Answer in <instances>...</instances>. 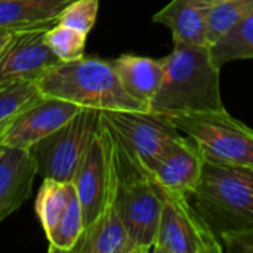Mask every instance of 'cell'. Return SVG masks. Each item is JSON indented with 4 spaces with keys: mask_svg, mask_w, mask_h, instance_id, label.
Instances as JSON below:
<instances>
[{
    "mask_svg": "<svg viewBox=\"0 0 253 253\" xmlns=\"http://www.w3.org/2000/svg\"><path fill=\"white\" fill-rule=\"evenodd\" d=\"M163 64V80L148 113L169 116L225 108L221 96V68L213 64L208 46L173 44Z\"/></svg>",
    "mask_w": 253,
    "mask_h": 253,
    "instance_id": "obj_1",
    "label": "cell"
},
{
    "mask_svg": "<svg viewBox=\"0 0 253 253\" xmlns=\"http://www.w3.org/2000/svg\"><path fill=\"white\" fill-rule=\"evenodd\" d=\"M50 27H36L13 33L0 53V83L10 80H37L46 70L59 62L44 40Z\"/></svg>",
    "mask_w": 253,
    "mask_h": 253,
    "instance_id": "obj_11",
    "label": "cell"
},
{
    "mask_svg": "<svg viewBox=\"0 0 253 253\" xmlns=\"http://www.w3.org/2000/svg\"><path fill=\"white\" fill-rule=\"evenodd\" d=\"M251 12H253V0H225L213 3L206 24L208 47L222 39Z\"/></svg>",
    "mask_w": 253,
    "mask_h": 253,
    "instance_id": "obj_22",
    "label": "cell"
},
{
    "mask_svg": "<svg viewBox=\"0 0 253 253\" xmlns=\"http://www.w3.org/2000/svg\"><path fill=\"white\" fill-rule=\"evenodd\" d=\"M125 90L150 110L163 80V59L123 53L111 61Z\"/></svg>",
    "mask_w": 253,
    "mask_h": 253,
    "instance_id": "obj_16",
    "label": "cell"
},
{
    "mask_svg": "<svg viewBox=\"0 0 253 253\" xmlns=\"http://www.w3.org/2000/svg\"><path fill=\"white\" fill-rule=\"evenodd\" d=\"M194 208L219 237L253 231V166L205 160Z\"/></svg>",
    "mask_w": 253,
    "mask_h": 253,
    "instance_id": "obj_3",
    "label": "cell"
},
{
    "mask_svg": "<svg viewBox=\"0 0 253 253\" xmlns=\"http://www.w3.org/2000/svg\"><path fill=\"white\" fill-rule=\"evenodd\" d=\"M84 231V219H83V211L77 197V193L74 190V185L71 184L70 197L67 202V208L52 231V234L47 237V252H74L76 246L79 245L82 234Z\"/></svg>",
    "mask_w": 253,
    "mask_h": 253,
    "instance_id": "obj_21",
    "label": "cell"
},
{
    "mask_svg": "<svg viewBox=\"0 0 253 253\" xmlns=\"http://www.w3.org/2000/svg\"><path fill=\"white\" fill-rule=\"evenodd\" d=\"M7 129H9V127H7ZM7 129H1V130H0V148L3 147V145H1V142H3V138H4V135H6Z\"/></svg>",
    "mask_w": 253,
    "mask_h": 253,
    "instance_id": "obj_27",
    "label": "cell"
},
{
    "mask_svg": "<svg viewBox=\"0 0 253 253\" xmlns=\"http://www.w3.org/2000/svg\"><path fill=\"white\" fill-rule=\"evenodd\" d=\"M36 176V165L28 148H0V222L31 197Z\"/></svg>",
    "mask_w": 253,
    "mask_h": 253,
    "instance_id": "obj_14",
    "label": "cell"
},
{
    "mask_svg": "<svg viewBox=\"0 0 253 253\" xmlns=\"http://www.w3.org/2000/svg\"><path fill=\"white\" fill-rule=\"evenodd\" d=\"M213 3H219V1H225V0H212Z\"/></svg>",
    "mask_w": 253,
    "mask_h": 253,
    "instance_id": "obj_28",
    "label": "cell"
},
{
    "mask_svg": "<svg viewBox=\"0 0 253 253\" xmlns=\"http://www.w3.org/2000/svg\"><path fill=\"white\" fill-rule=\"evenodd\" d=\"M114 136L120 169L117 196L119 213L132 242L133 253H148L153 251L157 236L163 203L162 193L150 175L122 144L119 136L116 133Z\"/></svg>",
    "mask_w": 253,
    "mask_h": 253,
    "instance_id": "obj_4",
    "label": "cell"
},
{
    "mask_svg": "<svg viewBox=\"0 0 253 253\" xmlns=\"http://www.w3.org/2000/svg\"><path fill=\"white\" fill-rule=\"evenodd\" d=\"M101 123V111L82 108L61 127L36 142L30 153L43 179L71 182Z\"/></svg>",
    "mask_w": 253,
    "mask_h": 253,
    "instance_id": "obj_6",
    "label": "cell"
},
{
    "mask_svg": "<svg viewBox=\"0 0 253 253\" xmlns=\"http://www.w3.org/2000/svg\"><path fill=\"white\" fill-rule=\"evenodd\" d=\"M122 144L150 175L151 168L181 135L159 116L142 111H102Z\"/></svg>",
    "mask_w": 253,
    "mask_h": 253,
    "instance_id": "obj_8",
    "label": "cell"
},
{
    "mask_svg": "<svg viewBox=\"0 0 253 253\" xmlns=\"http://www.w3.org/2000/svg\"><path fill=\"white\" fill-rule=\"evenodd\" d=\"M224 252L228 253H253V231L225 234L221 237Z\"/></svg>",
    "mask_w": 253,
    "mask_h": 253,
    "instance_id": "obj_25",
    "label": "cell"
},
{
    "mask_svg": "<svg viewBox=\"0 0 253 253\" xmlns=\"http://www.w3.org/2000/svg\"><path fill=\"white\" fill-rule=\"evenodd\" d=\"M70 191H71V182H61L49 178L43 179L36 197L34 211L42 224L46 239L52 234V231L58 225L67 208Z\"/></svg>",
    "mask_w": 253,
    "mask_h": 253,
    "instance_id": "obj_20",
    "label": "cell"
},
{
    "mask_svg": "<svg viewBox=\"0 0 253 253\" xmlns=\"http://www.w3.org/2000/svg\"><path fill=\"white\" fill-rule=\"evenodd\" d=\"M98 10L99 0H74L61 12L58 24L67 25L87 36L96 22Z\"/></svg>",
    "mask_w": 253,
    "mask_h": 253,
    "instance_id": "obj_24",
    "label": "cell"
},
{
    "mask_svg": "<svg viewBox=\"0 0 253 253\" xmlns=\"http://www.w3.org/2000/svg\"><path fill=\"white\" fill-rule=\"evenodd\" d=\"M113 160L114 138L111 127L101 113L99 127L84 151L71 181L83 211L84 230L99 215L113 168Z\"/></svg>",
    "mask_w": 253,
    "mask_h": 253,
    "instance_id": "obj_9",
    "label": "cell"
},
{
    "mask_svg": "<svg viewBox=\"0 0 253 253\" xmlns=\"http://www.w3.org/2000/svg\"><path fill=\"white\" fill-rule=\"evenodd\" d=\"M162 212L157 228L154 253H221L219 237L208 225L190 197L162 190Z\"/></svg>",
    "mask_w": 253,
    "mask_h": 253,
    "instance_id": "obj_7",
    "label": "cell"
},
{
    "mask_svg": "<svg viewBox=\"0 0 253 253\" xmlns=\"http://www.w3.org/2000/svg\"><path fill=\"white\" fill-rule=\"evenodd\" d=\"M13 33H15V31H4V30H0V53L6 49V46H7L9 42L12 40Z\"/></svg>",
    "mask_w": 253,
    "mask_h": 253,
    "instance_id": "obj_26",
    "label": "cell"
},
{
    "mask_svg": "<svg viewBox=\"0 0 253 253\" xmlns=\"http://www.w3.org/2000/svg\"><path fill=\"white\" fill-rule=\"evenodd\" d=\"M205 165V156L185 135H179L160 160L151 168L150 178L166 191L191 197L197 188Z\"/></svg>",
    "mask_w": 253,
    "mask_h": 253,
    "instance_id": "obj_13",
    "label": "cell"
},
{
    "mask_svg": "<svg viewBox=\"0 0 253 253\" xmlns=\"http://www.w3.org/2000/svg\"><path fill=\"white\" fill-rule=\"evenodd\" d=\"M74 0H0V30L52 27Z\"/></svg>",
    "mask_w": 253,
    "mask_h": 253,
    "instance_id": "obj_17",
    "label": "cell"
},
{
    "mask_svg": "<svg viewBox=\"0 0 253 253\" xmlns=\"http://www.w3.org/2000/svg\"><path fill=\"white\" fill-rule=\"evenodd\" d=\"M44 96L73 102L82 108L98 111H142L148 108L130 96L111 61L98 56H82L59 61L36 80Z\"/></svg>",
    "mask_w": 253,
    "mask_h": 253,
    "instance_id": "obj_2",
    "label": "cell"
},
{
    "mask_svg": "<svg viewBox=\"0 0 253 253\" xmlns=\"http://www.w3.org/2000/svg\"><path fill=\"white\" fill-rule=\"evenodd\" d=\"M80 110L82 107L73 102L53 96H43L12 123L1 145L30 150L36 142L67 123Z\"/></svg>",
    "mask_w": 253,
    "mask_h": 253,
    "instance_id": "obj_12",
    "label": "cell"
},
{
    "mask_svg": "<svg viewBox=\"0 0 253 253\" xmlns=\"http://www.w3.org/2000/svg\"><path fill=\"white\" fill-rule=\"evenodd\" d=\"M213 64L222 68L230 61L253 58V12L222 39L209 46Z\"/></svg>",
    "mask_w": 253,
    "mask_h": 253,
    "instance_id": "obj_19",
    "label": "cell"
},
{
    "mask_svg": "<svg viewBox=\"0 0 253 253\" xmlns=\"http://www.w3.org/2000/svg\"><path fill=\"white\" fill-rule=\"evenodd\" d=\"M43 96L36 80H10L0 83V130L10 127L27 108Z\"/></svg>",
    "mask_w": 253,
    "mask_h": 253,
    "instance_id": "obj_18",
    "label": "cell"
},
{
    "mask_svg": "<svg viewBox=\"0 0 253 253\" xmlns=\"http://www.w3.org/2000/svg\"><path fill=\"white\" fill-rule=\"evenodd\" d=\"M212 0H172L153 16L154 22L166 25L173 44H206V24Z\"/></svg>",
    "mask_w": 253,
    "mask_h": 253,
    "instance_id": "obj_15",
    "label": "cell"
},
{
    "mask_svg": "<svg viewBox=\"0 0 253 253\" xmlns=\"http://www.w3.org/2000/svg\"><path fill=\"white\" fill-rule=\"evenodd\" d=\"M110 126V125H108ZM113 132V130H111ZM114 138V160L102 202V208L96 219L83 231L74 252L77 253H133V246L117 208V196L120 185V169L117 144Z\"/></svg>",
    "mask_w": 253,
    "mask_h": 253,
    "instance_id": "obj_10",
    "label": "cell"
},
{
    "mask_svg": "<svg viewBox=\"0 0 253 253\" xmlns=\"http://www.w3.org/2000/svg\"><path fill=\"white\" fill-rule=\"evenodd\" d=\"M159 117L188 136L205 160L253 166V129L234 119L225 108Z\"/></svg>",
    "mask_w": 253,
    "mask_h": 253,
    "instance_id": "obj_5",
    "label": "cell"
},
{
    "mask_svg": "<svg viewBox=\"0 0 253 253\" xmlns=\"http://www.w3.org/2000/svg\"><path fill=\"white\" fill-rule=\"evenodd\" d=\"M86 37V34L58 22L47 28L44 34L47 46L59 61H74L84 56Z\"/></svg>",
    "mask_w": 253,
    "mask_h": 253,
    "instance_id": "obj_23",
    "label": "cell"
}]
</instances>
